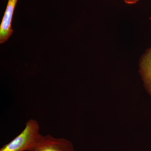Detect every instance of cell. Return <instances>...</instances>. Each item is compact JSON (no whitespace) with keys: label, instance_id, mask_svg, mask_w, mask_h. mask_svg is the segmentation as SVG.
<instances>
[{"label":"cell","instance_id":"6da1fadb","mask_svg":"<svg viewBox=\"0 0 151 151\" xmlns=\"http://www.w3.org/2000/svg\"><path fill=\"white\" fill-rule=\"evenodd\" d=\"M42 136L38 121L29 119L21 133L1 148L0 151H29L39 142Z\"/></svg>","mask_w":151,"mask_h":151},{"label":"cell","instance_id":"7a4b0ae2","mask_svg":"<svg viewBox=\"0 0 151 151\" xmlns=\"http://www.w3.org/2000/svg\"><path fill=\"white\" fill-rule=\"evenodd\" d=\"M29 151H75L73 144L64 138L51 135L42 136L38 143Z\"/></svg>","mask_w":151,"mask_h":151},{"label":"cell","instance_id":"3957f363","mask_svg":"<svg viewBox=\"0 0 151 151\" xmlns=\"http://www.w3.org/2000/svg\"><path fill=\"white\" fill-rule=\"evenodd\" d=\"M18 0H8L1 23L0 25V43L5 42L12 34V22L14 12Z\"/></svg>","mask_w":151,"mask_h":151},{"label":"cell","instance_id":"277c9868","mask_svg":"<svg viewBox=\"0 0 151 151\" xmlns=\"http://www.w3.org/2000/svg\"><path fill=\"white\" fill-rule=\"evenodd\" d=\"M139 72L146 90L151 96V48L147 50L141 60Z\"/></svg>","mask_w":151,"mask_h":151},{"label":"cell","instance_id":"5b68a950","mask_svg":"<svg viewBox=\"0 0 151 151\" xmlns=\"http://www.w3.org/2000/svg\"><path fill=\"white\" fill-rule=\"evenodd\" d=\"M125 2L128 4H134L137 2L139 0H124Z\"/></svg>","mask_w":151,"mask_h":151}]
</instances>
